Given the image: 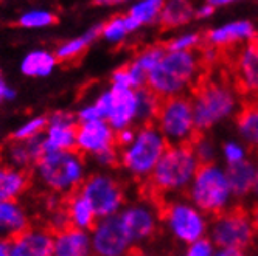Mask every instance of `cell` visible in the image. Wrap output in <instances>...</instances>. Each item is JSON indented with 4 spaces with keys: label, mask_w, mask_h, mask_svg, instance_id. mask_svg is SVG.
<instances>
[{
    "label": "cell",
    "mask_w": 258,
    "mask_h": 256,
    "mask_svg": "<svg viewBox=\"0 0 258 256\" xmlns=\"http://www.w3.org/2000/svg\"><path fill=\"white\" fill-rule=\"evenodd\" d=\"M233 86L223 64L209 68L202 67L196 81L190 87L195 126L199 132L210 129L227 118L236 106Z\"/></svg>",
    "instance_id": "obj_1"
},
{
    "label": "cell",
    "mask_w": 258,
    "mask_h": 256,
    "mask_svg": "<svg viewBox=\"0 0 258 256\" xmlns=\"http://www.w3.org/2000/svg\"><path fill=\"white\" fill-rule=\"evenodd\" d=\"M199 163L191 144L168 146L151 176L142 182V199L151 202L157 211L170 200L167 194L187 190L198 173Z\"/></svg>",
    "instance_id": "obj_2"
},
{
    "label": "cell",
    "mask_w": 258,
    "mask_h": 256,
    "mask_svg": "<svg viewBox=\"0 0 258 256\" xmlns=\"http://www.w3.org/2000/svg\"><path fill=\"white\" fill-rule=\"evenodd\" d=\"M89 174V161L77 151H66L45 152L30 177L42 194L67 199L80 191Z\"/></svg>",
    "instance_id": "obj_3"
},
{
    "label": "cell",
    "mask_w": 258,
    "mask_h": 256,
    "mask_svg": "<svg viewBox=\"0 0 258 256\" xmlns=\"http://www.w3.org/2000/svg\"><path fill=\"white\" fill-rule=\"evenodd\" d=\"M202 70L199 56L193 51H167L146 76V87L159 98L182 95L191 87Z\"/></svg>",
    "instance_id": "obj_4"
},
{
    "label": "cell",
    "mask_w": 258,
    "mask_h": 256,
    "mask_svg": "<svg viewBox=\"0 0 258 256\" xmlns=\"http://www.w3.org/2000/svg\"><path fill=\"white\" fill-rule=\"evenodd\" d=\"M167 148L168 143L165 141L154 124L136 127L134 140L124 148L118 149V168L142 184L151 176Z\"/></svg>",
    "instance_id": "obj_5"
},
{
    "label": "cell",
    "mask_w": 258,
    "mask_h": 256,
    "mask_svg": "<svg viewBox=\"0 0 258 256\" xmlns=\"http://www.w3.org/2000/svg\"><path fill=\"white\" fill-rule=\"evenodd\" d=\"M255 234L250 211L243 205H236L215 216L210 227V242L221 250L243 251L253 244Z\"/></svg>",
    "instance_id": "obj_6"
},
{
    "label": "cell",
    "mask_w": 258,
    "mask_h": 256,
    "mask_svg": "<svg viewBox=\"0 0 258 256\" xmlns=\"http://www.w3.org/2000/svg\"><path fill=\"white\" fill-rule=\"evenodd\" d=\"M80 193L94 208L98 219L117 216L126 205L124 185L112 171L90 173Z\"/></svg>",
    "instance_id": "obj_7"
},
{
    "label": "cell",
    "mask_w": 258,
    "mask_h": 256,
    "mask_svg": "<svg viewBox=\"0 0 258 256\" xmlns=\"http://www.w3.org/2000/svg\"><path fill=\"white\" fill-rule=\"evenodd\" d=\"M154 126L168 146L188 144L199 132L195 126L191 101L183 95L162 100Z\"/></svg>",
    "instance_id": "obj_8"
},
{
    "label": "cell",
    "mask_w": 258,
    "mask_h": 256,
    "mask_svg": "<svg viewBox=\"0 0 258 256\" xmlns=\"http://www.w3.org/2000/svg\"><path fill=\"white\" fill-rule=\"evenodd\" d=\"M232 191L226 173L215 164L199 166L190 185V199L198 210L218 216L227 210Z\"/></svg>",
    "instance_id": "obj_9"
},
{
    "label": "cell",
    "mask_w": 258,
    "mask_h": 256,
    "mask_svg": "<svg viewBox=\"0 0 258 256\" xmlns=\"http://www.w3.org/2000/svg\"><path fill=\"white\" fill-rule=\"evenodd\" d=\"M219 64L227 70L233 89L239 95H258V41L252 39L243 45L218 50Z\"/></svg>",
    "instance_id": "obj_10"
},
{
    "label": "cell",
    "mask_w": 258,
    "mask_h": 256,
    "mask_svg": "<svg viewBox=\"0 0 258 256\" xmlns=\"http://www.w3.org/2000/svg\"><path fill=\"white\" fill-rule=\"evenodd\" d=\"M92 101L98 107L101 120H104L115 132L137 127V90L110 84Z\"/></svg>",
    "instance_id": "obj_11"
},
{
    "label": "cell",
    "mask_w": 258,
    "mask_h": 256,
    "mask_svg": "<svg viewBox=\"0 0 258 256\" xmlns=\"http://www.w3.org/2000/svg\"><path fill=\"white\" fill-rule=\"evenodd\" d=\"M159 217L168 225L170 231L179 241L195 244L206 233V221L196 207L183 202H167L159 210Z\"/></svg>",
    "instance_id": "obj_12"
},
{
    "label": "cell",
    "mask_w": 258,
    "mask_h": 256,
    "mask_svg": "<svg viewBox=\"0 0 258 256\" xmlns=\"http://www.w3.org/2000/svg\"><path fill=\"white\" fill-rule=\"evenodd\" d=\"M89 234L94 256H133L137 251L124 233L118 216L98 219Z\"/></svg>",
    "instance_id": "obj_13"
},
{
    "label": "cell",
    "mask_w": 258,
    "mask_h": 256,
    "mask_svg": "<svg viewBox=\"0 0 258 256\" xmlns=\"http://www.w3.org/2000/svg\"><path fill=\"white\" fill-rule=\"evenodd\" d=\"M117 216L129 241L136 248L140 244L150 241L156 234L157 224L160 221L157 208L145 199H142L140 202L126 204Z\"/></svg>",
    "instance_id": "obj_14"
},
{
    "label": "cell",
    "mask_w": 258,
    "mask_h": 256,
    "mask_svg": "<svg viewBox=\"0 0 258 256\" xmlns=\"http://www.w3.org/2000/svg\"><path fill=\"white\" fill-rule=\"evenodd\" d=\"M78 121L69 111H54L47 115V127L42 135L45 152L75 151Z\"/></svg>",
    "instance_id": "obj_15"
},
{
    "label": "cell",
    "mask_w": 258,
    "mask_h": 256,
    "mask_svg": "<svg viewBox=\"0 0 258 256\" xmlns=\"http://www.w3.org/2000/svg\"><path fill=\"white\" fill-rule=\"evenodd\" d=\"M115 148H118L117 132L104 120L78 123L75 151L80 152L86 160Z\"/></svg>",
    "instance_id": "obj_16"
},
{
    "label": "cell",
    "mask_w": 258,
    "mask_h": 256,
    "mask_svg": "<svg viewBox=\"0 0 258 256\" xmlns=\"http://www.w3.org/2000/svg\"><path fill=\"white\" fill-rule=\"evenodd\" d=\"M45 154L42 137L34 140H16L10 138L0 148V160L8 166L31 174L38 161Z\"/></svg>",
    "instance_id": "obj_17"
},
{
    "label": "cell",
    "mask_w": 258,
    "mask_h": 256,
    "mask_svg": "<svg viewBox=\"0 0 258 256\" xmlns=\"http://www.w3.org/2000/svg\"><path fill=\"white\" fill-rule=\"evenodd\" d=\"M31 225V213L22 200L0 202V241H16Z\"/></svg>",
    "instance_id": "obj_18"
},
{
    "label": "cell",
    "mask_w": 258,
    "mask_h": 256,
    "mask_svg": "<svg viewBox=\"0 0 258 256\" xmlns=\"http://www.w3.org/2000/svg\"><path fill=\"white\" fill-rule=\"evenodd\" d=\"M255 39V28L249 21H236L210 30L204 36V45L216 50H229Z\"/></svg>",
    "instance_id": "obj_19"
},
{
    "label": "cell",
    "mask_w": 258,
    "mask_h": 256,
    "mask_svg": "<svg viewBox=\"0 0 258 256\" xmlns=\"http://www.w3.org/2000/svg\"><path fill=\"white\" fill-rule=\"evenodd\" d=\"M14 244L21 256H53L54 233L44 224H33Z\"/></svg>",
    "instance_id": "obj_20"
},
{
    "label": "cell",
    "mask_w": 258,
    "mask_h": 256,
    "mask_svg": "<svg viewBox=\"0 0 258 256\" xmlns=\"http://www.w3.org/2000/svg\"><path fill=\"white\" fill-rule=\"evenodd\" d=\"M53 256H94L89 231L69 227L54 233Z\"/></svg>",
    "instance_id": "obj_21"
},
{
    "label": "cell",
    "mask_w": 258,
    "mask_h": 256,
    "mask_svg": "<svg viewBox=\"0 0 258 256\" xmlns=\"http://www.w3.org/2000/svg\"><path fill=\"white\" fill-rule=\"evenodd\" d=\"M59 61L56 54L51 50L45 48H36L28 51L21 61V73L27 78L33 79H42L53 75V71L56 70Z\"/></svg>",
    "instance_id": "obj_22"
},
{
    "label": "cell",
    "mask_w": 258,
    "mask_h": 256,
    "mask_svg": "<svg viewBox=\"0 0 258 256\" xmlns=\"http://www.w3.org/2000/svg\"><path fill=\"white\" fill-rule=\"evenodd\" d=\"M31 188V177L0 160V202L21 200Z\"/></svg>",
    "instance_id": "obj_23"
},
{
    "label": "cell",
    "mask_w": 258,
    "mask_h": 256,
    "mask_svg": "<svg viewBox=\"0 0 258 256\" xmlns=\"http://www.w3.org/2000/svg\"><path fill=\"white\" fill-rule=\"evenodd\" d=\"M64 208L69 219V227L72 228L90 231L98 221L94 208L90 207V204L83 197L80 191L69 196L64 200Z\"/></svg>",
    "instance_id": "obj_24"
},
{
    "label": "cell",
    "mask_w": 258,
    "mask_h": 256,
    "mask_svg": "<svg viewBox=\"0 0 258 256\" xmlns=\"http://www.w3.org/2000/svg\"><path fill=\"white\" fill-rule=\"evenodd\" d=\"M100 38H101V24L92 25L81 36H77V38H72V39L61 42L56 47V50H54V54H56L59 62H73L80 56H83L89 50V47L92 44H95Z\"/></svg>",
    "instance_id": "obj_25"
},
{
    "label": "cell",
    "mask_w": 258,
    "mask_h": 256,
    "mask_svg": "<svg viewBox=\"0 0 258 256\" xmlns=\"http://www.w3.org/2000/svg\"><path fill=\"white\" fill-rule=\"evenodd\" d=\"M236 127L250 148L258 149V95L244 97L236 115Z\"/></svg>",
    "instance_id": "obj_26"
},
{
    "label": "cell",
    "mask_w": 258,
    "mask_h": 256,
    "mask_svg": "<svg viewBox=\"0 0 258 256\" xmlns=\"http://www.w3.org/2000/svg\"><path fill=\"white\" fill-rule=\"evenodd\" d=\"M224 173H226L229 187H230V191L233 196L244 197L250 191H253L255 177H256V166L252 161L243 160L239 163L229 164Z\"/></svg>",
    "instance_id": "obj_27"
},
{
    "label": "cell",
    "mask_w": 258,
    "mask_h": 256,
    "mask_svg": "<svg viewBox=\"0 0 258 256\" xmlns=\"http://www.w3.org/2000/svg\"><path fill=\"white\" fill-rule=\"evenodd\" d=\"M195 13L196 10L188 2H167L162 7L157 22L163 30L176 28L183 24H188L195 17Z\"/></svg>",
    "instance_id": "obj_28"
},
{
    "label": "cell",
    "mask_w": 258,
    "mask_h": 256,
    "mask_svg": "<svg viewBox=\"0 0 258 256\" xmlns=\"http://www.w3.org/2000/svg\"><path fill=\"white\" fill-rule=\"evenodd\" d=\"M163 2L160 0H142L129 7L126 17L131 22L133 28L137 31L143 25H151L159 21Z\"/></svg>",
    "instance_id": "obj_29"
},
{
    "label": "cell",
    "mask_w": 258,
    "mask_h": 256,
    "mask_svg": "<svg viewBox=\"0 0 258 256\" xmlns=\"http://www.w3.org/2000/svg\"><path fill=\"white\" fill-rule=\"evenodd\" d=\"M133 33H136V30L133 28L126 14H117L101 24V39L112 45L123 44Z\"/></svg>",
    "instance_id": "obj_30"
},
{
    "label": "cell",
    "mask_w": 258,
    "mask_h": 256,
    "mask_svg": "<svg viewBox=\"0 0 258 256\" xmlns=\"http://www.w3.org/2000/svg\"><path fill=\"white\" fill-rule=\"evenodd\" d=\"M110 84L139 90V89L146 87V73L142 71L133 61H129L127 64L118 67L112 73V76H110Z\"/></svg>",
    "instance_id": "obj_31"
},
{
    "label": "cell",
    "mask_w": 258,
    "mask_h": 256,
    "mask_svg": "<svg viewBox=\"0 0 258 256\" xmlns=\"http://www.w3.org/2000/svg\"><path fill=\"white\" fill-rule=\"evenodd\" d=\"M56 24V14L47 8H30L17 17V25L27 30H42Z\"/></svg>",
    "instance_id": "obj_32"
},
{
    "label": "cell",
    "mask_w": 258,
    "mask_h": 256,
    "mask_svg": "<svg viewBox=\"0 0 258 256\" xmlns=\"http://www.w3.org/2000/svg\"><path fill=\"white\" fill-rule=\"evenodd\" d=\"M45 127H47V115H34L17 126L11 138H16V140L41 138L45 132Z\"/></svg>",
    "instance_id": "obj_33"
},
{
    "label": "cell",
    "mask_w": 258,
    "mask_h": 256,
    "mask_svg": "<svg viewBox=\"0 0 258 256\" xmlns=\"http://www.w3.org/2000/svg\"><path fill=\"white\" fill-rule=\"evenodd\" d=\"M165 53H167V50H165L163 45H150V47L142 48L134 56L133 62L148 76V73L159 64V61L163 58Z\"/></svg>",
    "instance_id": "obj_34"
},
{
    "label": "cell",
    "mask_w": 258,
    "mask_h": 256,
    "mask_svg": "<svg viewBox=\"0 0 258 256\" xmlns=\"http://www.w3.org/2000/svg\"><path fill=\"white\" fill-rule=\"evenodd\" d=\"M201 45V36L195 33H188L179 36V38L168 41L165 44V50L167 51H191L193 48H198Z\"/></svg>",
    "instance_id": "obj_35"
},
{
    "label": "cell",
    "mask_w": 258,
    "mask_h": 256,
    "mask_svg": "<svg viewBox=\"0 0 258 256\" xmlns=\"http://www.w3.org/2000/svg\"><path fill=\"white\" fill-rule=\"evenodd\" d=\"M75 117H77V121L78 123H90V121H98V120H101L100 111H98V107L95 106L94 101H90V103H86V104L80 106L78 111L75 112Z\"/></svg>",
    "instance_id": "obj_36"
},
{
    "label": "cell",
    "mask_w": 258,
    "mask_h": 256,
    "mask_svg": "<svg viewBox=\"0 0 258 256\" xmlns=\"http://www.w3.org/2000/svg\"><path fill=\"white\" fill-rule=\"evenodd\" d=\"M224 157L229 164H233V163H239V161L246 160V152L238 143L229 141L224 144Z\"/></svg>",
    "instance_id": "obj_37"
},
{
    "label": "cell",
    "mask_w": 258,
    "mask_h": 256,
    "mask_svg": "<svg viewBox=\"0 0 258 256\" xmlns=\"http://www.w3.org/2000/svg\"><path fill=\"white\" fill-rule=\"evenodd\" d=\"M187 256H215L213 254V244L209 239H201L190 245Z\"/></svg>",
    "instance_id": "obj_38"
},
{
    "label": "cell",
    "mask_w": 258,
    "mask_h": 256,
    "mask_svg": "<svg viewBox=\"0 0 258 256\" xmlns=\"http://www.w3.org/2000/svg\"><path fill=\"white\" fill-rule=\"evenodd\" d=\"M16 97H17L16 89L13 86H10L5 79L0 81V106L16 100Z\"/></svg>",
    "instance_id": "obj_39"
},
{
    "label": "cell",
    "mask_w": 258,
    "mask_h": 256,
    "mask_svg": "<svg viewBox=\"0 0 258 256\" xmlns=\"http://www.w3.org/2000/svg\"><path fill=\"white\" fill-rule=\"evenodd\" d=\"M0 256H21L14 241H0Z\"/></svg>",
    "instance_id": "obj_40"
},
{
    "label": "cell",
    "mask_w": 258,
    "mask_h": 256,
    "mask_svg": "<svg viewBox=\"0 0 258 256\" xmlns=\"http://www.w3.org/2000/svg\"><path fill=\"white\" fill-rule=\"evenodd\" d=\"M215 10H216V8L209 2V4H206V5H202V7L196 8L195 16H196V17H201V19H202V17H209V16H212Z\"/></svg>",
    "instance_id": "obj_41"
},
{
    "label": "cell",
    "mask_w": 258,
    "mask_h": 256,
    "mask_svg": "<svg viewBox=\"0 0 258 256\" xmlns=\"http://www.w3.org/2000/svg\"><path fill=\"white\" fill-rule=\"evenodd\" d=\"M215 256H247L241 250H219Z\"/></svg>",
    "instance_id": "obj_42"
},
{
    "label": "cell",
    "mask_w": 258,
    "mask_h": 256,
    "mask_svg": "<svg viewBox=\"0 0 258 256\" xmlns=\"http://www.w3.org/2000/svg\"><path fill=\"white\" fill-rule=\"evenodd\" d=\"M250 216H252V222H253L255 231H256V234H258V204H255V207L252 208Z\"/></svg>",
    "instance_id": "obj_43"
},
{
    "label": "cell",
    "mask_w": 258,
    "mask_h": 256,
    "mask_svg": "<svg viewBox=\"0 0 258 256\" xmlns=\"http://www.w3.org/2000/svg\"><path fill=\"white\" fill-rule=\"evenodd\" d=\"M215 8L216 7H223V5H229L230 2H227V0H213V2H210Z\"/></svg>",
    "instance_id": "obj_44"
},
{
    "label": "cell",
    "mask_w": 258,
    "mask_h": 256,
    "mask_svg": "<svg viewBox=\"0 0 258 256\" xmlns=\"http://www.w3.org/2000/svg\"><path fill=\"white\" fill-rule=\"evenodd\" d=\"M253 193L258 196V168H256V177H255V185H253Z\"/></svg>",
    "instance_id": "obj_45"
},
{
    "label": "cell",
    "mask_w": 258,
    "mask_h": 256,
    "mask_svg": "<svg viewBox=\"0 0 258 256\" xmlns=\"http://www.w3.org/2000/svg\"><path fill=\"white\" fill-rule=\"evenodd\" d=\"M133 256H143V254H142V253H139V251H136V253H134Z\"/></svg>",
    "instance_id": "obj_46"
},
{
    "label": "cell",
    "mask_w": 258,
    "mask_h": 256,
    "mask_svg": "<svg viewBox=\"0 0 258 256\" xmlns=\"http://www.w3.org/2000/svg\"><path fill=\"white\" fill-rule=\"evenodd\" d=\"M4 78H2V68H0V81H2Z\"/></svg>",
    "instance_id": "obj_47"
}]
</instances>
